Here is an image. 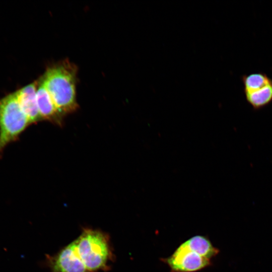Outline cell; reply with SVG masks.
Listing matches in <instances>:
<instances>
[{
  "label": "cell",
  "mask_w": 272,
  "mask_h": 272,
  "mask_svg": "<svg viewBox=\"0 0 272 272\" xmlns=\"http://www.w3.org/2000/svg\"><path fill=\"white\" fill-rule=\"evenodd\" d=\"M48 259L52 272H89L77 253L74 241Z\"/></svg>",
  "instance_id": "5b68a950"
},
{
  "label": "cell",
  "mask_w": 272,
  "mask_h": 272,
  "mask_svg": "<svg viewBox=\"0 0 272 272\" xmlns=\"http://www.w3.org/2000/svg\"><path fill=\"white\" fill-rule=\"evenodd\" d=\"M74 242L89 272L108 269L112 253L106 234L99 230L86 228Z\"/></svg>",
  "instance_id": "7a4b0ae2"
},
{
  "label": "cell",
  "mask_w": 272,
  "mask_h": 272,
  "mask_svg": "<svg viewBox=\"0 0 272 272\" xmlns=\"http://www.w3.org/2000/svg\"><path fill=\"white\" fill-rule=\"evenodd\" d=\"M36 98L42 120H46L54 124L61 125L63 116L57 110L41 78L38 80Z\"/></svg>",
  "instance_id": "8992f818"
},
{
  "label": "cell",
  "mask_w": 272,
  "mask_h": 272,
  "mask_svg": "<svg viewBox=\"0 0 272 272\" xmlns=\"http://www.w3.org/2000/svg\"><path fill=\"white\" fill-rule=\"evenodd\" d=\"M189 249L206 258L210 259L219 252L210 241L204 236H193L183 243Z\"/></svg>",
  "instance_id": "ba28073f"
},
{
  "label": "cell",
  "mask_w": 272,
  "mask_h": 272,
  "mask_svg": "<svg viewBox=\"0 0 272 272\" xmlns=\"http://www.w3.org/2000/svg\"><path fill=\"white\" fill-rule=\"evenodd\" d=\"M244 92L250 93L259 90L268 84L271 81L263 73H254L242 77Z\"/></svg>",
  "instance_id": "30bf717a"
},
{
  "label": "cell",
  "mask_w": 272,
  "mask_h": 272,
  "mask_svg": "<svg viewBox=\"0 0 272 272\" xmlns=\"http://www.w3.org/2000/svg\"><path fill=\"white\" fill-rule=\"evenodd\" d=\"M38 81H35L15 92L18 100L31 124L42 120L36 98Z\"/></svg>",
  "instance_id": "52a82bcc"
},
{
  "label": "cell",
  "mask_w": 272,
  "mask_h": 272,
  "mask_svg": "<svg viewBox=\"0 0 272 272\" xmlns=\"http://www.w3.org/2000/svg\"><path fill=\"white\" fill-rule=\"evenodd\" d=\"M247 102L253 109L259 110L272 101V81L266 86L256 91L244 93Z\"/></svg>",
  "instance_id": "9c48e42d"
},
{
  "label": "cell",
  "mask_w": 272,
  "mask_h": 272,
  "mask_svg": "<svg viewBox=\"0 0 272 272\" xmlns=\"http://www.w3.org/2000/svg\"><path fill=\"white\" fill-rule=\"evenodd\" d=\"M30 124L15 92L0 99V157L6 147L18 140Z\"/></svg>",
  "instance_id": "3957f363"
},
{
  "label": "cell",
  "mask_w": 272,
  "mask_h": 272,
  "mask_svg": "<svg viewBox=\"0 0 272 272\" xmlns=\"http://www.w3.org/2000/svg\"><path fill=\"white\" fill-rule=\"evenodd\" d=\"M168 265L175 272H193L210 264V259L197 254L183 243L166 259Z\"/></svg>",
  "instance_id": "277c9868"
},
{
  "label": "cell",
  "mask_w": 272,
  "mask_h": 272,
  "mask_svg": "<svg viewBox=\"0 0 272 272\" xmlns=\"http://www.w3.org/2000/svg\"><path fill=\"white\" fill-rule=\"evenodd\" d=\"M77 72L75 64L63 60L48 67L41 77L57 110L63 116L78 108L76 99Z\"/></svg>",
  "instance_id": "6da1fadb"
}]
</instances>
